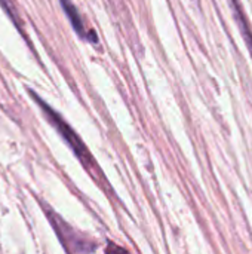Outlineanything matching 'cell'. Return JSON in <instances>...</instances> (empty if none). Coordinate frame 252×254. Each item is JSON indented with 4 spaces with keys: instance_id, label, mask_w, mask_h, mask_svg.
Segmentation results:
<instances>
[{
    "instance_id": "obj_2",
    "label": "cell",
    "mask_w": 252,
    "mask_h": 254,
    "mask_svg": "<svg viewBox=\"0 0 252 254\" xmlns=\"http://www.w3.org/2000/svg\"><path fill=\"white\" fill-rule=\"evenodd\" d=\"M61 4H62L64 12L67 13V16H68V19H70V22H71L73 28H74V30H76L82 37H86L88 34H86V31H85L83 21H82V18H80V15H79L77 9L73 6V3H71L70 0H61Z\"/></svg>"
},
{
    "instance_id": "obj_3",
    "label": "cell",
    "mask_w": 252,
    "mask_h": 254,
    "mask_svg": "<svg viewBox=\"0 0 252 254\" xmlns=\"http://www.w3.org/2000/svg\"><path fill=\"white\" fill-rule=\"evenodd\" d=\"M0 6L3 7V10L7 13V16H10V19H12L16 25L21 24V22H19V18H18V12H16L15 6H13V3H12V0H0Z\"/></svg>"
},
{
    "instance_id": "obj_1",
    "label": "cell",
    "mask_w": 252,
    "mask_h": 254,
    "mask_svg": "<svg viewBox=\"0 0 252 254\" xmlns=\"http://www.w3.org/2000/svg\"><path fill=\"white\" fill-rule=\"evenodd\" d=\"M36 101L40 104V107L45 110V113L48 115V118L50 119V122L53 124V127L62 134V137L70 143V146L73 147V150L76 152V155L79 156V158H82V161L85 162L86 159H89V155H88V152H86V149L83 147V144L80 143V140L76 137V134L70 129V127L50 109V107H48L45 103H42V100L39 98V97H36Z\"/></svg>"
}]
</instances>
